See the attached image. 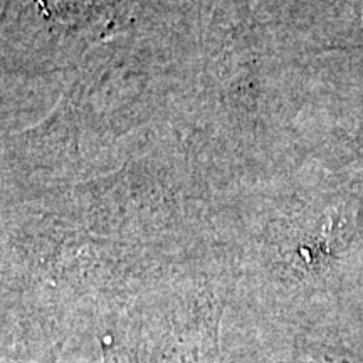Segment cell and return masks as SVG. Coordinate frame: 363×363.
<instances>
[{
	"instance_id": "3",
	"label": "cell",
	"mask_w": 363,
	"mask_h": 363,
	"mask_svg": "<svg viewBox=\"0 0 363 363\" xmlns=\"http://www.w3.org/2000/svg\"><path fill=\"white\" fill-rule=\"evenodd\" d=\"M93 337L99 345L101 363H157L150 357L123 313H118L99 326Z\"/></svg>"
},
{
	"instance_id": "1",
	"label": "cell",
	"mask_w": 363,
	"mask_h": 363,
	"mask_svg": "<svg viewBox=\"0 0 363 363\" xmlns=\"http://www.w3.org/2000/svg\"><path fill=\"white\" fill-rule=\"evenodd\" d=\"M121 313L157 363H225L224 303L212 294L190 293Z\"/></svg>"
},
{
	"instance_id": "4",
	"label": "cell",
	"mask_w": 363,
	"mask_h": 363,
	"mask_svg": "<svg viewBox=\"0 0 363 363\" xmlns=\"http://www.w3.org/2000/svg\"><path fill=\"white\" fill-rule=\"evenodd\" d=\"M225 363H246L242 358H239L238 355H234L233 352L225 353Z\"/></svg>"
},
{
	"instance_id": "2",
	"label": "cell",
	"mask_w": 363,
	"mask_h": 363,
	"mask_svg": "<svg viewBox=\"0 0 363 363\" xmlns=\"http://www.w3.org/2000/svg\"><path fill=\"white\" fill-rule=\"evenodd\" d=\"M66 343L39 330L2 326L0 363H61Z\"/></svg>"
}]
</instances>
